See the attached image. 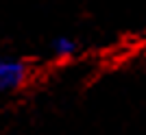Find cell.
<instances>
[{
    "instance_id": "6da1fadb",
    "label": "cell",
    "mask_w": 146,
    "mask_h": 135,
    "mask_svg": "<svg viewBox=\"0 0 146 135\" xmlns=\"http://www.w3.org/2000/svg\"><path fill=\"white\" fill-rule=\"evenodd\" d=\"M29 81V63L15 57H0V98L20 92Z\"/></svg>"
},
{
    "instance_id": "7a4b0ae2",
    "label": "cell",
    "mask_w": 146,
    "mask_h": 135,
    "mask_svg": "<svg viewBox=\"0 0 146 135\" xmlns=\"http://www.w3.org/2000/svg\"><path fill=\"white\" fill-rule=\"evenodd\" d=\"M50 48H52V52H55L57 57H72V55H76V50H79V44L74 42L72 37L59 35V37H55V39H52Z\"/></svg>"
}]
</instances>
